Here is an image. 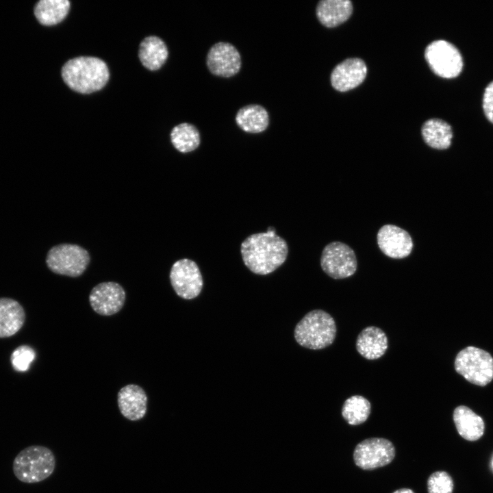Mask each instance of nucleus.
<instances>
[{
    "label": "nucleus",
    "mask_w": 493,
    "mask_h": 493,
    "mask_svg": "<svg viewBox=\"0 0 493 493\" xmlns=\"http://www.w3.org/2000/svg\"><path fill=\"white\" fill-rule=\"evenodd\" d=\"M242 260L253 273L267 275L279 268L286 260V242L269 227L267 231L249 236L241 244Z\"/></svg>",
    "instance_id": "obj_1"
},
{
    "label": "nucleus",
    "mask_w": 493,
    "mask_h": 493,
    "mask_svg": "<svg viewBox=\"0 0 493 493\" xmlns=\"http://www.w3.org/2000/svg\"><path fill=\"white\" fill-rule=\"evenodd\" d=\"M395 456L393 444L381 438H368L359 442L353 453L355 464L364 470H373L390 464Z\"/></svg>",
    "instance_id": "obj_9"
},
{
    "label": "nucleus",
    "mask_w": 493,
    "mask_h": 493,
    "mask_svg": "<svg viewBox=\"0 0 493 493\" xmlns=\"http://www.w3.org/2000/svg\"><path fill=\"white\" fill-rule=\"evenodd\" d=\"M492 467H493V461H492Z\"/></svg>",
    "instance_id": "obj_30"
},
{
    "label": "nucleus",
    "mask_w": 493,
    "mask_h": 493,
    "mask_svg": "<svg viewBox=\"0 0 493 493\" xmlns=\"http://www.w3.org/2000/svg\"><path fill=\"white\" fill-rule=\"evenodd\" d=\"M168 49L164 42L157 36H148L140 43L138 57L142 65L151 71L162 67L168 58Z\"/></svg>",
    "instance_id": "obj_21"
},
{
    "label": "nucleus",
    "mask_w": 493,
    "mask_h": 493,
    "mask_svg": "<svg viewBox=\"0 0 493 493\" xmlns=\"http://www.w3.org/2000/svg\"><path fill=\"white\" fill-rule=\"evenodd\" d=\"M206 64L214 75L231 77L236 75L241 68V55L232 44L216 42L208 51Z\"/></svg>",
    "instance_id": "obj_11"
},
{
    "label": "nucleus",
    "mask_w": 493,
    "mask_h": 493,
    "mask_svg": "<svg viewBox=\"0 0 493 493\" xmlns=\"http://www.w3.org/2000/svg\"><path fill=\"white\" fill-rule=\"evenodd\" d=\"M421 134L425 143L431 148L442 150L451 146L453 138L452 128L443 120L438 118L427 120L422 125Z\"/></svg>",
    "instance_id": "obj_22"
},
{
    "label": "nucleus",
    "mask_w": 493,
    "mask_h": 493,
    "mask_svg": "<svg viewBox=\"0 0 493 493\" xmlns=\"http://www.w3.org/2000/svg\"><path fill=\"white\" fill-rule=\"evenodd\" d=\"M148 398L144 389L136 384L123 387L117 395L121 414L127 420L138 421L145 416Z\"/></svg>",
    "instance_id": "obj_15"
},
{
    "label": "nucleus",
    "mask_w": 493,
    "mask_h": 493,
    "mask_svg": "<svg viewBox=\"0 0 493 493\" xmlns=\"http://www.w3.org/2000/svg\"><path fill=\"white\" fill-rule=\"evenodd\" d=\"M388 341L380 328L369 326L364 328L356 340L357 352L364 358L373 360L383 356L388 349Z\"/></svg>",
    "instance_id": "obj_16"
},
{
    "label": "nucleus",
    "mask_w": 493,
    "mask_h": 493,
    "mask_svg": "<svg viewBox=\"0 0 493 493\" xmlns=\"http://www.w3.org/2000/svg\"><path fill=\"white\" fill-rule=\"evenodd\" d=\"M352 11V3L349 0H322L316 10L318 21L327 27L343 23L351 16Z\"/></svg>",
    "instance_id": "obj_17"
},
{
    "label": "nucleus",
    "mask_w": 493,
    "mask_h": 493,
    "mask_svg": "<svg viewBox=\"0 0 493 493\" xmlns=\"http://www.w3.org/2000/svg\"><path fill=\"white\" fill-rule=\"evenodd\" d=\"M455 369L471 383L485 386L493 379V357L483 349L467 346L457 353Z\"/></svg>",
    "instance_id": "obj_5"
},
{
    "label": "nucleus",
    "mask_w": 493,
    "mask_h": 493,
    "mask_svg": "<svg viewBox=\"0 0 493 493\" xmlns=\"http://www.w3.org/2000/svg\"><path fill=\"white\" fill-rule=\"evenodd\" d=\"M170 281L177 294L184 299L197 297L203 288V278L197 264L189 259L175 262L170 272Z\"/></svg>",
    "instance_id": "obj_10"
},
{
    "label": "nucleus",
    "mask_w": 493,
    "mask_h": 493,
    "mask_svg": "<svg viewBox=\"0 0 493 493\" xmlns=\"http://www.w3.org/2000/svg\"><path fill=\"white\" fill-rule=\"evenodd\" d=\"M55 468V457L51 449L42 445H31L15 457L12 470L21 482L35 483L49 478Z\"/></svg>",
    "instance_id": "obj_3"
},
{
    "label": "nucleus",
    "mask_w": 493,
    "mask_h": 493,
    "mask_svg": "<svg viewBox=\"0 0 493 493\" xmlns=\"http://www.w3.org/2000/svg\"><path fill=\"white\" fill-rule=\"evenodd\" d=\"M70 9L68 0H41L34 8V14L40 23L53 25L64 19Z\"/></svg>",
    "instance_id": "obj_23"
},
{
    "label": "nucleus",
    "mask_w": 493,
    "mask_h": 493,
    "mask_svg": "<svg viewBox=\"0 0 493 493\" xmlns=\"http://www.w3.org/2000/svg\"><path fill=\"white\" fill-rule=\"evenodd\" d=\"M425 57L432 71L439 77H457L463 68V59L458 49L451 42L438 40L426 48Z\"/></svg>",
    "instance_id": "obj_7"
},
{
    "label": "nucleus",
    "mask_w": 493,
    "mask_h": 493,
    "mask_svg": "<svg viewBox=\"0 0 493 493\" xmlns=\"http://www.w3.org/2000/svg\"><path fill=\"white\" fill-rule=\"evenodd\" d=\"M336 325L325 311L314 309L306 314L294 329V338L301 346L312 350L326 348L334 341Z\"/></svg>",
    "instance_id": "obj_4"
},
{
    "label": "nucleus",
    "mask_w": 493,
    "mask_h": 493,
    "mask_svg": "<svg viewBox=\"0 0 493 493\" xmlns=\"http://www.w3.org/2000/svg\"><path fill=\"white\" fill-rule=\"evenodd\" d=\"M371 410L370 402L364 396L355 395L347 399L342 408V415L351 425H357L365 422Z\"/></svg>",
    "instance_id": "obj_25"
},
{
    "label": "nucleus",
    "mask_w": 493,
    "mask_h": 493,
    "mask_svg": "<svg viewBox=\"0 0 493 493\" xmlns=\"http://www.w3.org/2000/svg\"><path fill=\"white\" fill-rule=\"evenodd\" d=\"M125 299L124 288L114 281L97 284L89 294L91 307L101 316H111L118 312L123 307Z\"/></svg>",
    "instance_id": "obj_12"
},
{
    "label": "nucleus",
    "mask_w": 493,
    "mask_h": 493,
    "mask_svg": "<svg viewBox=\"0 0 493 493\" xmlns=\"http://www.w3.org/2000/svg\"><path fill=\"white\" fill-rule=\"evenodd\" d=\"M367 67L359 58H349L339 64L331 74V83L333 88L346 92L360 85L366 78Z\"/></svg>",
    "instance_id": "obj_14"
},
{
    "label": "nucleus",
    "mask_w": 493,
    "mask_h": 493,
    "mask_svg": "<svg viewBox=\"0 0 493 493\" xmlns=\"http://www.w3.org/2000/svg\"><path fill=\"white\" fill-rule=\"evenodd\" d=\"M483 109L488 120L493 123V81L485 89L483 97Z\"/></svg>",
    "instance_id": "obj_28"
},
{
    "label": "nucleus",
    "mask_w": 493,
    "mask_h": 493,
    "mask_svg": "<svg viewBox=\"0 0 493 493\" xmlns=\"http://www.w3.org/2000/svg\"><path fill=\"white\" fill-rule=\"evenodd\" d=\"M90 262L88 252L73 244H61L48 252L46 263L54 273L77 277L84 273Z\"/></svg>",
    "instance_id": "obj_6"
},
{
    "label": "nucleus",
    "mask_w": 493,
    "mask_h": 493,
    "mask_svg": "<svg viewBox=\"0 0 493 493\" xmlns=\"http://www.w3.org/2000/svg\"><path fill=\"white\" fill-rule=\"evenodd\" d=\"M170 140L174 147L181 153L195 150L200 144V134L197 128L188 123L174 127L170 132Z\"/></svg>",
    "instance_id": "obj_24"
},
{
    "label": "nucleus",
    "mask_w": 493,
    "mask_h": 493,
    "mask_svg": "<svg viewBox=\"0 0 493 493\" xmlns=\"http://www.w3.org/2000/svg\"><path fill=\"white\" fill-rule=\"evenodd\" d=\"M236 123L244 131L251 134L265 131L269 125L267 110L258 104H249L241 108L236 113Z\"/></svg>",
    "instance_id": "obj_20"
},
{
    "label": "nucleus",
    "mask_w": 493,
    "mask_h": 493,
    "mask_svg": "<svg viewBox=\"0 0 493 493\" xmlns=\"http://www.w3.org/2000/svg\"><path fill=\"white\" fill-rule=\"evenodd\" d=\"M323 270L333 279H344L353 275L357 270L354 251L341 242H332L323 249L320 258Z\"/></svg>",
    "instance_id": "obj_8"
},
{
    "label": "nucleus",
    "mask_w": 493,
    "mask_h": 493,
    "mask_svg": "<svg viewBox=\"0 0 493 493\" xmlns=\"http://www.w3.org/2000/svg\"><path fill=\"white\" fill-rule=\"evenodd\" d=\"M393 493H414V492L410 489L402 488V489H399V490L394 492Z\"/></svg>",
    "instance_id": "obj_29"
},
{
    "label": "nucleus",
    "mask_w": 493,
    "mask_h": 493,
    "mask_svg": "<svg viewBox=\"0 0 493 493\" xmlns=\"http://www.w3.org/2000/svg\"><path fill=\"white\" fill-rule=\"evenodd\" d=\"M429 493H452L453 481L444 471H437L430 475L427 481Z\"/></svg>",
    "instance_id": "obj_26"
},
{
    "label": "nucleus",
    "mask_w": 493,
    "mask_h": 493,
    "mask_svg": "<svg viewBox=\"0 0 493 493\" xmlns=\"http://www.w3.org/2000/svg\"><path fill=\"white\" fill-rule=\"evenodd\" d=\"M453 420L459 434L466 440L476 441L483 435V420L465 405L455 409Z\"/></svg>",
    "instance_id": "obj_18"
},
{
    "label": "nucleus",
    "mask_w": 493,
    "mask_h": 493,
    "mask_svg": "<svg viewBox=\"0 0 493 493\" xmlns=\"http://www.w3.org/2000/svg\"><path fill=\"white\" fill-rule=\"evenodd\" d=\"M25 318V311L18 301L0 299V338L14 335L22 327Z\"/></svg>",
    "instance_id": "obj_19"
},
{
    "label": "nucleus",
    "mask_w": 493,
    "mask_h": 493,
    "mask_svg": "<svg viewBox=\"0 0 493 493\" xmlns=\"http://www.w3.org/2000/svg\"><path fill=\"white\" fill-rule=\"evenodd\" d=\"M62 77L71 90L90 94L105 86L110 73L103 60L95 57L81 56L69 60L64 64Z\"/></svg>",
    "instance_id": "obj_2"
},
{
    "label": "nucleus",
    "mask_w": 493,
    "mask_h": 493,
    "mask_svg": "<svg viewBox=\"0 0 493 493\" xmlns=\"http://www.w3.org/2000/svg\"><path fill=\"white\" fill-rule=\"evenodd\" d=\"M35 356V352L31 347L27 345L20 346L11 355L12 365L16 371L25 372L29 369Z\"/></svg>",
    "instance_id": "obj_27"
},
{
    "label": "nucleus",
    "mask_w": 493,
    "mask_h": 493,
    "mask_svg": "<svg viewBox=\"0 0 493 493\" xmlns=\"http://www.w3.org/2000/svg\"><path fill=\"white\" fill-rule=\"evenodd\" d=\"M380 250L389 257L402 259L407 257L413 249L409 233L394 225L382 226L377 236Z\"/></svg>",
    "instance_id": "obj_13"
}]
</instances>
